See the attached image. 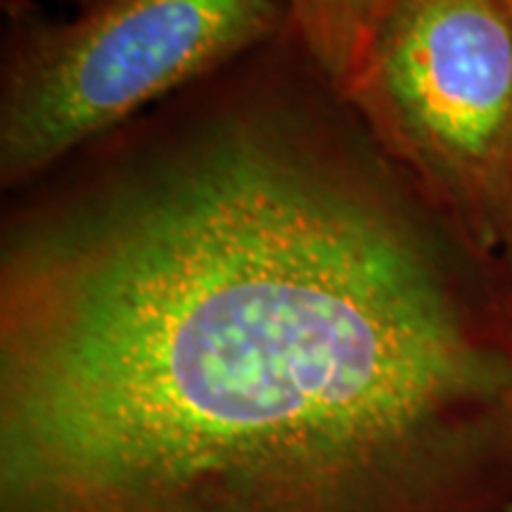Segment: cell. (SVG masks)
<instances>
[{
  "label": "cell",
  "mask_w": 512,
  "mask_h": 512,
  "mask_svg": "<svg viewBox=\"0 0 512 512\" xmlns=\"http://www.w3.org/2000/svg\"><path fill=\"white\" fill-rule=\"evenodd\" d=\"M505 3H508V5H510V10H512V0H505Z\"/></svg>",
  "instance_id": "52a82bcc"
},
{
  "label": "cell",
  "mask_w": 512,
  "mask_h": 512,
  "mask_svg": "<svg viewBox=\"0 0 512 512\" xmlns=\"http://www.w3.org/2000/svg\"><path fill=\"white\" fill-rule=\"evenodd\" d=\"M64 3H72L76 10H81V8H88V5L95 3V0H64Z\"/></svg>",
  "instance_id": "8992f818"
},
{
  "label": "cell",
  "mask_w": 512,
  "mask_h": 512,
  "mask_svg": "<svg viewBox=\"0 0 512 512\" xmlns=\"http://www.w3.org/2000/svg\"><path fill=\"white\" fill-rule=\"evenodd\" d=\"M290 27L323 72L342 88L394 0H287Z\"/></svg>",
  "instance_id": "277c9868"
},
{
  "label": "cell",
  "mask_w": 512,
  "mask_h": 512,
  "mask_svg": "<svg viewBox=\"0 0 512 512\" xmlns=\"http://www.w3.org/2000/svg\"><path fill=\"white\" fill-rule=\"evenodd\" d=\"M496 254L501 259L503 271L508 275V283L512 287V176L496 223Z\"/></svg>",
  "instance_id": "5b68a950"
},
{
  "label": "cell",
  "mask_w": 512,
  "mask_h": 512,
  "mask_svg": "<svg viewBox=\"0 0 512 512\" xmlns=\"http://www.w3.org/2000/svg\"><path fill=\"white\" fill-rule=\"evenodd\" d=\"M363 124L486 247L512 176V10L394 0L342 88Z\"/></svg>",
  "instance_id": "3957f363"
},
{
  "label": "cell",
  "mask_w": 512,
  "mask_h": 512,
  "mask_svg": "<svg viewBox=\"0 0 512 512\" xmlns=\"http://www.w3.org/2000/svg\"><path fill=\"white\" fill-rule=\"evenodd\" d=\"M285 29L287 0H95L67 19L3 0L0 188H27Z\"/></svg>",
  "instance_id": "7a4b0ae2"
},
{
  "label": "cell",
  "mask_w": 512,
  "mask_h": 512,
  "mask_svg": "<svg viewBox=\"0 0 512 512\" xmlns=\"http://www.w3.org/2000/svg\"><path fill=\"white\" fill-rule=\"evenodd\" d=\"M0 512H512V287L292 29L0 216Z\"/></svg>",
  "instance_id": "6da1fadb"
}]
</instances>
